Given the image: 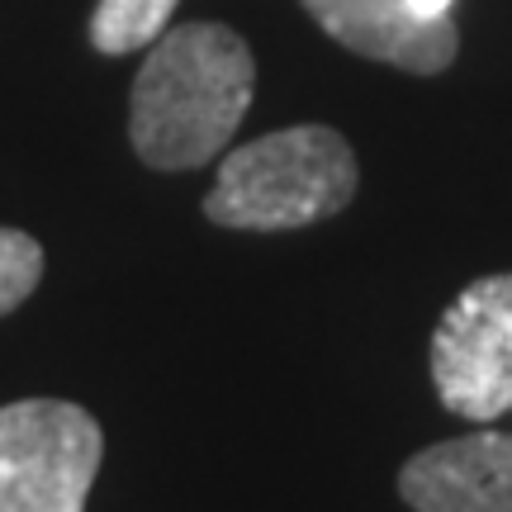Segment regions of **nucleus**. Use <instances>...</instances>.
<instances>
[{"instance_id": "1", "label": "nucleus", "mask_w": 512, "mask_h": 512, "mask_svg": "<svg viewBox=\"0 0 512 512\" xmlns=\"http://www.w3.org/2000/svg\"><path fill=\"white\" fill-rule=\"evenodd\" d=\"M256 62L228 24H176L147 48L128 95V138L152 171H195L252 110Z\"/></svg>"}, {"instance_id": "2", "label": "nucleus", "mask_w": 512, "mask_h": 512, "mask_svg": "<svg viewBox=\"0 0 512 512\" xmlns=\"http://www.w3.org/2000/svg\"><path fill=\"white\" fill-rule=\"evenodd\" d=\"M356 185L361 166L337 128H275L219 162L214 190L204 195V219L238 233H294L342 214L356 200Z\"/></svg>"}, {"instance_id": "3", "label": "nucleus", "mask_w": 512, "mask_h": 512, "mask_svg": "<svg viewBox=\"0 0 512 512\" xmlns=\"http://www.w3.org/2000/svg\"><path fill=\"white\" fill-rule=\"evenodd\" d=\"M105 460L100 422L67 399L0 408V512H86Z\"/></svg>"}, {"instance_id": "4", "label": "nucleus", "mask_w": 512, "mask_h": 512, "mask_svg": "<svg viewBox=\"0 0 512 512\" xmlns=\"http://www.w3.org/2000/svg\"><path fill=\"white\" fill-rule=\"evenodd\" d=\"M432 384L437 399L470 422L512 413V271L484 275L456 294L432 332Z\"/></svg>"}, {"instance_id": "5", "label": "nucleus", "mask_w": 512, "mask_h": 512, "mask_svg": "<svg viewBox=\"0 0 512 512\" xmlns=\"http://www.w3.org/2000/svg\"><path fill=\"white\" fill-rule=\"evenodd\" d=\"M399 498L413 512H512V432H470L408 456Z\"/></svg>"}, {"instance_id": "6", "label": "nucleus", "mask_w": 512, "mask_h": 512, "mask_svg": "<svg viewBox=\"0 0 512 512\" xmlns=\"http://www.w3.org/2000/svg\"><path fill=\"white\" fill-rule=\"evenodd\" d=\"M313 24L342 48L403 72L437 76L460 53V29L446 19H418L403 0H299Z\"/></svg>"}, {"instance_id": "7", "label": "nucleus", "mask_w": 512, "mask_h": 512, "mask_svg": "<svg viewBox=\"0 0 512 512\" xmlns=\"http://www.w3.org/2000/svg\"><path fill=\"white\" fill-rule=\"evenodd\" d=\"M181 0H100L91 15V43L95 53L124 57L138 48H152L171 29Z\"/></svg>"}, {"instance_id": "8", "label": "nucleus", "mask_w": 512, "mask_h": 512, "mask_svg": "<svg viewBox=\"0 0 512 512\" xmlns=\"http://www.w3.org/2000/svg\"><path fill=\"white\" fill-rule=\"evenodd\" d=\"M43 280V242L19 233V228H0V318L15 313Z\"/></svg>"}, {"instance_id": "9", "label": "nucleus", "mask_w": 512, "mask_h": 512, "mask_svg": "<svg viewBox=\"0 0 512 512\" xmlns=\"http://www.w3.org/2000/svg\"><path fill=\"white\" fill-rule=\"evenodd\" d=\"M403 5H408V10H413L418 19H446L456 0H403Z\"/></svg>"}]
</instances>
